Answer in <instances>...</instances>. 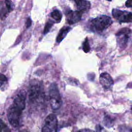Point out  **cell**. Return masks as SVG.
Listing matches in <instances>:
<instances>
[{"label": "cell", "instance_id": "8fae6325", "mask_svg": "<svg viewBox=\"0 0 132 132\" xmlns=\"http://www.w3.org/2000/svg\"><path fill=\"white\" fill-rule=\"evenodd\" d=\"M71 27L69 26H64L62 27L59 31L58 35L56 38V41L57 43H60L62 40L66 37L68 33L71 30Z\"/></svg>", "mask_w": 132, "mask_h": 132}, {"label": "cell", "instance_id": "277c9868", "mask_svg": "<svg viewBox=\"0 0 132 132\" xmlns=\"http://www.w3.org/2000/svg\"><path fill=\"white\" fill-rule=\"evenodd\" d=\"M50 102L53 110L59 109L62 105V100L57 84L55 82L51 84L49 87Z\"/></svg>", "mask_w": 132, "mask_h": 132}, {"label": "cell", "instance_id": "52a82bcc", "mask_svg": "<svg viewBox=\"0 0 132 132\" xmlns=\"http://www.w3.org/2000/svg\"><path fill=\"white\" fill-rule=\"evenodd\" d=\"M112 15L118 21L122 23L132 22V12L121 10L114 8L112 10Z\"/></svg>", "mask_w": 132, "mask_h": 132}, {"label": "cell", "instance_id": "7a4b0ae2", "mask_svg": "<svg viewBox=\"0 0 132 132\" xmlns=\"http://www.w3.org/2000/svg\"><path fill=\"white\" fill-rule=\"evenodd\" d=\"M45 94L42 83L34 80L30 83L28 89V99L31 104H37L44 101Z\"/></svg>", "mask_w": 132, "mask_h": 132}, {"label": "cell", "instance_id": "44dd1931", "mask_svg": "<svg viewBox=\"0 0 132 132\" xmlns=\"http://www.w3.org/2000/svg\"><path fill=\"white\" fill-rule=\"evenodd\" d=\"M125 6L127 7H132V1H127L125 2Z\"/></svg>", "mask_w": 132, "mask_h": 132}, {"label": "cell", "instance_id": "603a6c76", "mask_svg": "<svg viewBox=\"0 0 132 132\" xmlns=\"http://www.w3.org/2000/svg\"><path fill=\"white\" fill-rule=\"evenodd\" d=\"M18 132H28V131L25 130H20V131H19Z\"/></svg>", "mask_w": 132, "mask_h": 132}, {"label": "cell", "instance_id": "7402d4cb", "mask_svg": "<svg viewBox=\"0 0 132 132\" xmlns=\"http://www.w3.org/2000/svg\"><path fill=\"white\" fill-rule=\"evenodd\" d=\"M77 132H95V131L89 129H83L79 130Z\"/></svg>", "mask_w": 132, "mask_h": 132}, {"label": "cell", "instance_id": "d6986e66", "mask_svg": "<svg viewBox=\"0 0 132 132\" xmlns=\"http://www.w3.org/2000/svg\"><path fill=\"white\" fill-rule=\"evenodd\" d=\"M5 3H6V6L8 9V12L12 11L13 9V6H12V4L11 2L9 1H6Z\"/></svg>", "mask_w": 132, "mask_h": 132}, {"label": "cell", "instance_id": "2e32d148", "mask_svg": "<svg viewBox=\"0 0 132 132\" xmlns=\"http://www.w3.org/2000/svg\"><path fill=\"white\" fill-rule=\"evenodd\" d=\"M104 123L106 126H110L112 125L113 124V119L109 116H106L104 117Z\"/></svg>", "mask_w": 132, "mask_h": 132}, {"label": "cell", "instance_id": "e0dca14e", "mask_svg": "<svg viewBox=\"0 0 132 132\" xmlns=\"http://www.w3.org/2000/svg\"><path fill=\"white\" fill-rule=\"evenodd\" d=\"M120 132H132V128L125 126H121L119 127Z\"/></svg>", "mask_w": 132, "mask_h": 132}, {"label": "cell", "instance_id": "7c38bea8", "mask_svg": "<svg viewBox=\"0 0 132 132\" xmlns=\"http://www.w3.org/2000/svg\"><path fill=\"white\" fill-rule=\"evenodd\" d=\"M51 15L53 19H54L57 23L60 22L62 18V13L61 12L57 9H55L53 10L51 13Z\"/></svg>", "mask_w": 132, "mask_h": 132}, {"label": "cell", "instance_id": "5b68a950", "mask_svg": "<svg viewBox=\"0 0 132 132\" xmlns=\"http://www.w3.org/2000/svg\"><path fill=\"white\" fill-rule=\"evenodd\" d=\"M131 30L128 28H123L116 34L117 43L121 49H124L130 39Z\"/></svg>", "mask_w": 132, "mask_h": 132}, {"label": "cell", "instance_id": "5bb4252c", "mask_svg": "<svg viewBox=\"0 0 132 132\" xmlns=\"http://www.w3.org/2000/svg\"><path fill=\"white\" fill-rule=\"evenodd\" d=\"M0 132H10L7 125L0 119Z\"/></svg>", "mask_w": 132, "mask_h": 132}, {"label": "cell", "instance_id": "ba28073f", "mask_svg": "<svg viewBox=\"0 0 132 132\" xmlns=\"http://www.w3.org/2000/svg\"><path fill=\"white\" fill-rule=\"evenodd\" d=\"M83 13L84 12L78 10L73 11L72 10H68L65 12L67 22L69 24H73L79 22L81 19Z\"/></svg>", "mask_w": 132, "mask_h": 132}, {"label": "cell", "instance_id": "9c48e42d", "mask_svg": "<svg viewBox=\"0 0 132 132\" xmlns=\"http://www.w3.org/2000/svg\"><path fill=\"white\" fill-rule=\"evenodd\" d=\"M99 80L101 85L105 89H109L113 85V80L108 73H102L100 75Z\"/></svg>", "mask_w": 132, "mask_h": 132}, {"label": "cell", "instance_id": "6da1fadb", "mask_svg": "<svg viewBox=\"0 0 132 132\" xmlns=\"http://www.w3.org/2000/svg\"><path fill=\"white\" fill-rule=\"evenodd\" d=\"M26 93L22 90L15 96L7 111L8 120L11 126L19 127L22 122V112L25 108Z\"/></svg>", "mask_w": 132, "mask_h": 132}, {"label": "cell", "instance_id": "9a60e30c", "mask_svg": "<svg viewBox=\"0 0 132 132\" xmlns=\"http://www.w3.org/2000/svg\"><path fill=\"white\" fill-rule=\"evenodd\" d=\"M54 24V22H52V21L50 20L49 21H48L46 24H45V26L44 27V31H43V33L44 35L46 34L50 30V29L51 28V27H52L53 25Z\"/></svg>", "mask_w": 132, "mask_h": 132}, {"label": "cell", "instance_id": "30bf717a", "mask_svg": "<svg viewBox=\"0 0 132 132\" xmlns=\"http://www.w3.org/2000/svg\"><path fill=\"white\" fill-rule=\"evenodd\" d=\"M75 3L76 4L77 7L78 11L85 12V11H88L90 8V2L87 1H74Z\"/></svg>", "mask_w": 132, "mask_h": 132}, {"label": "cell", "instance_id": "ffe728a7", "mask_svg": "<svg viewBox=\"0 0 132 132\" xmlns=\"http://www.w3.org/2000/svg\"><path fill=\"white\" fill-rule=\"evenodd\" d=\"M31 20L30 18H28V19H27L26 22V28H28L31 26Z\"/></svg>", "mask_w": 132, "mask_h": 132}, {"label": "cell", "instance_id": "3957f363", "mask_svg": "<svg viewBox=\"0 0 132 132\" xmlns=\"http://www.w3.org/2000/svg\"><path fill=\"white\" fill-rule=\"evenodd\" d=\"M89 22V27L91 30L95 32H102L111 25L112 21L110 16L102 15L91 19Z\"/></svg>", "mask_w": 132, "mask_h": 132}, {"label": "cell", "instance_id": "ac0fdd59", "mask_svg": "<svg viewBox=\"0 0 132 132\" xmlns=\"http://www.w3.org/2000/svg\"><path fill=\"white\" fill-rule=\"evenodd\" d=\"M7 81V77L3 74H0V87H1L5 82Z\"/></svg>", "mask_w": 132, "mask_h": 132}, {"label": "cell", "instance_id": "8992f818", "mask_svg": "<svg viewBox=\"0 0 132 132\" xmlns=\"http://www.w3.org/2000/svg\"><path fill=\"white\" fill-rule=\"evenodd\" d=\"M58 120L54 114H49L45 119L42 132H57Z\"/></svg>", "mask_w": 132, "mask_h": 132}, {"label": "cell", "instance_id": "4fadbf2b", "mask_svg": "<svg viewBox=\"0 0 132 132\" xmlns=\"http://www.w3.org/2000/svg\"><path fill=\"white\" fill-rule=\"evenodd\" d=\"M82 50L84 52L86 53H87L90 50V47L89 41L87 38H86L85 40H84L82 43Z\"/></svg>", "mask_w": 132, "mask_h": 132}]
</instances>
